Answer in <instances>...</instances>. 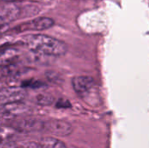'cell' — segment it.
<instances>
[{
	"mask_svg": "<svg viewBox=\"0 0 149 148\" xmlns=\"http://www.w3.org/2000/svg\"><path fill=\"white\" fill-rule=\"evenodd\" d=\"M20 13V8L11 3L0 6V27L8 26L10 23L19 17Z\"/></svg>",
	"mask_w": 149,
	"mask_h": 148,
	"instance_id": "52a82bcc",
	"label": "cell"
},
{
	"mask_svg": "<svg viewBox=\"0 0 149 148\" xmlns=\"http://www.w3.org/2000/svg\"><path fill=\"white\" fill-rule=\"evenodd\" d=\"M0 1H6L8 3H11V2H14V1H19V0H0Z\"/></svg>",
	"mask_w": 149,
	"mask_h": 148,
	"instance_id": "d6986e66",
	"label": "cell"
},
{
	"mask_svg": "<svg viewBox=\"0 0 149 148\" xmlns=\"http://www.w3.org/2000/svg\"><path fill=\"white\" fill-rule=\"evenodd\" d=\"M54 97L48 93H39L36 97V103L42 106H48L53 104Z\"/></svg>",
	"mask_w": 149,
	"mask_h": 148,
	"instance_id": "4fadbf2b",
	"label": "cell"
},
{
	"mask_svg": "<svg viewBox=\"0 0 149 148\" xmlns=\"http://www.w3.org/2000/svg\"><path fill=\"white\" fill-rule=\"evenodd\" d=\"M56 106L58 108H69V107H71V103L66 99H62L61 98L57 101Z\"/></svg>",
	"mask_w": 149,
	"mask_h": 148,
	"instance_id": "9a60e30c",
	"label": "cell"
},
{
	"mask_svg": "<svg viewBox=\"0 0 149 148\" xmlns=\"http://www.w3.org/2000/svg\"><path fill=\"white\" fill-rule=\"evenodd\" d=\"M19 51L12 44H4L0 46V65H13L18 58Z\"/></svg>",
	"mask_w": 149,
	"mask_h": 148,
	"instance_id": "9c48e42d",
	"label": "cell"
},
{
	"mask_svg": "<svg viewBox=\"0 0 149 148\" xmlns=\"http://www.w3.org/2000/svg\"><path fill=\"white\" fill-rule=\"evenodd\" d=\"M10 38L8 37V36H2V35H0V46L1 45H4V44H11L12 41Z\"/></svg>",
	"mask_w": 149,
	"mask_h": 148,
	"instance_id": "e0dca14e",
	"label": "cell"
},
{
	"mask_svg": "<svg viewBox=\"0 0 149 148\" xmlns=\"http://www.w3.org/2000/svg\"><path fill=\"white\" fill-rule=\"evenodd\" d=\"M19 43L31 51L45 56H63L68 50L65 42L45 34L25 35L19 39Z\"/></svg>",
	"mask_w": 149,
	"mask_h": 148,
	"instance_id": "6da1fadb",
	"label": "cell"
},
{
	"mask_svg": "<svg viewBox=\"0 0 149 148\" xmlns=\"http://www.w3.org/2000/svg\"><path fill=\"white\" fill-rule=\"evenodd\" d=\"M19 133L10 126H0V143L8 142Z\"/></svg>",
	"mask_w": 149,
	"mask_h": 148,
	"instance_id": "8fae6325",
	"label": "cell"
},
{
	"mask_svg": "<svg viewBox=\"0 0 149 148\" xmlns=\"http://www.w3.org/2000/svg\"><path fill=\"white\" fill-rule=\"evenodd\" d=\"M25 89L17 86L5 87L0 90V106L22 102L26 97Z\"/></svg>",
	"mask_w": 149,
	"mask_h": 148,
	"instance_id": "3957f363",
	"label": "cell"
},
{
	"mask_svg": "<svg viewBox=\"0 0 149 148\" xmlns=\"http://www.w3.org/2000/svg\"><path fill=\"white\" fill-rule=\"evenodd\" d=\"M0 148H17V145L16 143L8 141L4 143H0Z\"/></svg>",
	"mask_w": 149,
	"mask_h": 148,
	"instance_id": "ac0fdd59",
	"label": "cell"
},
{
	"mask_svg": "<svg viewBox=\"0 0 149 148\" xmlns=\"http://www.w3.org/2000/svg\"><path fill=\"white\" fill-rule=\"evenodd\" d=\"M44 86H45V83H43L42 81H40L38 79H34L24 80V81H23V83L21 85V87L24 89H26V88L39 89V88H42Z\"/></svg>",
	"mask_w": 149,
	"mask_h": 148,
	"instance_id": "5bb4252c",
	"label": "cell"
},
{
	"mask_svg": "<svg viewBox=\"0 0 149 148\" xmlns=\"http://www.w3.org/2000/svg\"><path fill=\"white\" fill-rule=\"evenodd\" d=\"M54 24V20L51 17H37L32 20L27 21L21 24H18L15 28L10 30L11 31H15L17 33L24 32L27 31H44L52 27Z\"/></svg>",
	"mask_w": 149,
	"mask_h": 148,
	"instance_id": "7a4b0ae2",
	"label": "cell"
},
{
	"mask_svg": "<svg viewBox=\"0 0 149 148\" xmlns=\"http://www.w3.org/2000/svg\"><path fill=\"white\" fill-rule=\"evenodd\" d=\"M19 72L20 70L14 64L9 65H0V79L15 75Z\"/></svg>",
	"mask_w": 149,
	"mask_h": 148,
	"instance_id": "7c38bea8",
	"label": "cell"
},
{
	"mask_svg": "<svg viewBox=\"0 0 149 148\" xmlns=\"http://www.w3.org/2000/svg\"><path fill=\"white\" fill-rule=\"evenodd\" d=\"M17 148H42L39 143L36 142H27L24 144H22L20 146L17 145Z\"/></svg>",
	"mask_w": 149,
	"mask_h": 148,
	"instance_id": "2e32d148",
	"label": "cell"
},
{
	"mask_svg": "<svg viewBox=\"0 0 149 148\" xmlns=\"http://www.w3.org/2000/svg\"><path fill=\"white\" fill-rule=\"evenodd\" d=\"M19 133H28L44 131L45 121L33 118H25L13 121L10 125Z\"/></svg>",
	"mask_w": 149,
	"mask_h": 148,
	"instance_id": "277c9868",
	"label": "cell"
},
{
	"mask_svg": "<svg viewBox=\"0 0 149 148\" xmlns=\"http://www.w3.org/2000/svg\"><path fill=\"white\" fill-rule=\"evenodd\" d=\"M72 85L79 96L85 98L94 88L95 81L90 76H76L72 79Z\"/></svg>",
	"mask_w": 149,
	"mask_h": 148,
	"instance_id": "8992f818",
	"label": "cell"
},
{
	"mask_svg": "<svg viewBox=\"0 0 149 148\" xmlns=\"http://www.w3.org/2000/svg\"><path fill=\"white\" fill-rule=\"evenodd\" d=\"M39 144L42 148H67L66 145L63 141L52 136H46L42 138Z\"/></svg>",
	"mask_w": 149,
	"mask_h": 148,
	"instance_id": "30bf717a",
	"label": "cell"
},
{
	"mask_svg": "<svg viewBox=\"0 0 149 148\" xmlns=\"http://www.w3.org/2000/svg\"><path fill=\"white\" fill-rule=\"evenodd\" d=\"M72 126L69 122L63 120H50L45 121L44 131L55 136H68L72 133Z\"/></svg>",
	"mask_w": 149,
	"mask_h": 148,
	"instance_id": "5b68a950",
	"label": "cell"
},
{
	"mask_svg": "<svg viewBox=\"0 0 149 148\" xmlns=\"http://www.w3.org/2000/svg\"><path fill=\"white\" fill-rule=\"evenodd\" d=\"M31 108L23 102H17L0 106V115L7 120H11L15 117L20 116L28 113Z\"/></svg>",
	"mask_w": 149,
	"mask_h": 148,
	"instance_id": "ba28073f",
	"label": "cell"
}]
</instances>
